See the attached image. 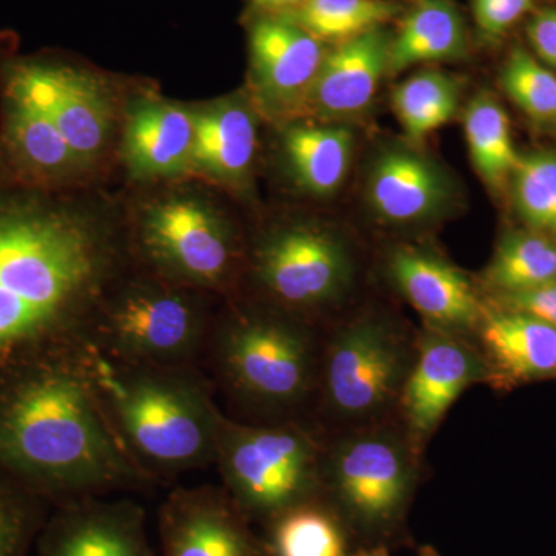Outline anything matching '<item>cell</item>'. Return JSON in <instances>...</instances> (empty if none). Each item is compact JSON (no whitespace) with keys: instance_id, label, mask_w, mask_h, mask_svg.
Here are the masks:
<instances>
[{"instance_id":"cell-24","label":"cell","mask_w":556,"mask_h":556,"mask_svg":"<svg viewBox=\"0 0 556 556\" xmlns=\"http://www.w3.org/2000/svg\"><path fill=\"white\" fill-rule=\"evenodd\" d=\"M5 115L7 146L25 174L50 181L84 167L56 124L30 102L7 91Z\"/></svg>"},{"instance_id":"cell-39","label":"cell","mask_w":556,"mask_h":556,"mask_svg":"<svg viewBox=\"0 0 556 556\" xmlns=\"http://www.w3.org/2000/svg\"><path fill=\"white\" fill-rule=\"evenodd\" d=\"M555 126H556V124H555Z\"/></svg>"},{"instance_id":"cell-3","label":"cell","mask_w":556,"mask_h":556,"mask_svg":"<svg viewBox=\"0 0 556 556\" xmlns=\"http://www.w3.org/2000/svg\"><path fill=\"white\" fill-rule=\"evenodd\" d=\"M87 365L124 447L156 482L215 463L223 415L197 365H135L84 343Z\"/></svg>"},{"instance_id":"cell-25","label":"cell","mask_w":556,"mask_h":556,"mask_svg":"<svg viewBox=\"0 0 556 556\" xmlns=\"http://www.w3.org/2000/svg\"><path fill=\"white\" fill-rule=\"evenodd\" d=\"M463 126L471 164L482 181L493 190L510 185L521 153L503 104L490 91H478L464 109Z\"/></svg>"},{"instance_id":"cell-12","label":"cell","mask_w":556,"mask_h":556,"mask_svg":"<svg viewBox=\"0 0 556 556\" xmlns=\"http://www.w3.org/2000/svg\"><path fill=\"white\" fill-rule=\"evenodd\" d=\"M327 51L325 42L281 14L255 20L249 30V54L263 112L283 121L305 116Z\"/></svg>"},{"instance_id":"cell-34","label":"cell","mask_w":556,"mask_h":556,"mask_svg":"<svg viewBox=\"0 0 556 556\" xmlns=\"http://www.w3.org/2000/svg\"><path fill=\"white\" fill-rule=\"evenodd\" d=\"M497 302L503 309L529 314L556 329V283L514 294H500Z\"/></svg>"},{"instance_id":"cell-31","label":"cell","mask_w":556,"mask_h":556,"mask_svg":"<svg viewBox=\"0 0 556 556\" xmlns=\"http://www.w3.org/2000/svg\"><path fill=\"white\" fill-rule=\"evenodd\" d=\"M501 86L533 123L556 124V75L522 47L508 54Z\"/></svg>"},{"instance_id":"cell-17","label":"cell","mask_w":556,"mask_h":556,"mask_svg":"<svg viewBox=\"0 0 556 556\" xmlns=\"http://www.w3.org/2000/svg\"><path fill=\"white\" fill-rule=\"evenodd\" d=\"M390 46V33L383 27L336 43L318 70L305 116L334 124L364 115L388 75Z\"/></svg>"},{"instance_id":"cell-22","label":"cell","mask_w":556,"mask_h":556,"mask_svg":"<svg viewBox=\"0 0 556 556\" xmlns=\"http://www.w3.org/2000/svg\"><path fill=\"white\" fill-rule=\"evenodd\" d=\"M468 53L466 22L452 0H415L391 36L388 75L415 65L464 60Z\"/></svg>"},{"instance_id":"cell-2","label":"cell","mask_w":556,"mask_h":556,"mask_svg":"<svg viewBox=\"0 0 556 556\" xmlns=\"http://www.w3.org/2000/svg\"><path fill=\"white\" fill-rule=\"evenodd\" d=\"M115 265V247L89 219L0 206V369L84 343Z\"/></svg>"},{"instance_id":"cell-30","label":"cell","mask_w":556,"mask_h":556,"mask_svg":"<svg viewBox=\"0 0 556 556\" xmlns=\"http://www.w3.org/2000/svg\"><path fill=\"white\" fill-rule=\"evenodd\" d=\"M510 186L515 208L527 228L556 233V152L538 150L519 156Z\"/></svg>"},{"instance_id":"cell-1","label":"cell","mask_w":556,"mask_h":556,"mask_svg":"<svg viewBox=\"0 0 556 556\" xmlns=\"http://www.w3.org/2000/svg\"><path fill=\"white\" fill-rule=\"evenodd\" d=\"M0 473L53 507L159 484L121 442L91 378L84 343L0 369Z\"/></svg>"},{"instance_id":"cell-35","label":"cell","mask_w":556,"mask_h":556,"mask_svg":"<svg viewBox=\"0 0 556 556\" xmlns=\"http://www.w3.org/2000/svg\"><path fill=\"white\" fill-rule=\"evenodd\" d=\"M527 36L538 60L556 68V10L536 11L527 24Z\"/></svg>"},{"instance_id":"cell-38","label":"cell","mask_w":556,"mask_h":556,"mask_svg":"<svg viewBox=\"0 0 556 556\" xmlns=\"http://www.w3.org/2000/svg\"><path fill=\"white\" fill-rule=\"evenodd\" d=\"M417 556H439L437 548L431 546H424L419 548V555Z\"/></svg>"},{"instance_id":"cell-8","label":"cell","mask_w":556,"mask_h":556,"mask_svg":"<svg viewBox=\"0 0 556 556\" xmlns=\"http://www.w3.org/2000/svg\"><path fill=\"white\" fill-rule=\"evenodd\" d=\"M415 362L390 321L362 317L340 329L324 354L318 380L328 408L343 419H371L396 401Z\"/></svg>"},{"instance_id":"cell-19","label":"cell","mask_w":556,"mask_h":556,"mask_svg":"<svg viewBox=\"0 0 556 556\" xmlns=\"http://www.w3.org/2000/svg\"><path fill=\"white\" fill-rule=\"evenodd\" d=\"M479 336L490 378L527 382L556 375V329L518 311H485Z\"/></svg>"},{"instance_id":"cell-9","label":"cell","mask_w":556,"mask_h":556,"mask_svg":"<svg viewBox=\"0 0 556 556\" xmlns=\"http://www.w3.org/2000/svg\"><path fill=\"white\" fill-rule=\"evenodd\" d=\"M141 247L161 278L197 291L225 288L236 266L229 226L199 200L161 201L146 212Z\"/></svg>"},{"instance_id":"cell-11","label":"cell","mask_w":556,"mask_h":556,"mask_svg":"<svg viewBox=\"0 0 556 556\" xmlns=\"http://www.w3.org/2000/svg\"><path fill=\"white\" fill-rule=\"evenodd\" d=\"M5 73L7 91L46 113L84 167L101 155L112 129V105L97 76L46 58L11 60Z\"/></svg>"},{"instance_id":"cell-7","label":"cell","mask_w":556,"mask_h":556,"mask_svg":"<svg viewBox=\"0 0 556 556\" xmlns=\"http://www.w3.org/2000/svg\"><path fill=\"white\" fill-rule=\"evenodd\" d=\"M409 448L390 430H365L336 445L324 464V500L365 547L404 536L415 493Z\"/></svg>"},{"instance_id":"cell-28","label":"cell","mask_w":556,"mask_h":556,"mask_svg":"<svg viewBox=\"0 0 556 556\" xmlns=\"http://www.w3.org/2000/svg\"><path fill=\"white\" fill-rule=\"evenodd\" d=\"M484 277L496 295L556 283V243L536 230H511L497 244Z\"/></svg>"},{"instance_id":"cell-20","label":"cell","mask_w":556,"mask_h":556,"mask_svg":"<svg viewBox=\"0 0 556 556\" xmlns=\"http://www.w3.org/2000/svg\"><path fill=\"white\" fill-rule=\"evenodd\" d=\"M193 113L167 102H144L127 121L124 153L137 177H172L190 166Z\"/></svg>"},{"instance_id":"cell-13","label":"cell","mask_w":556,"mask_h":556,"mask_svg":"<svg viewBox=\"0 0 556 556\" xmlns=\"http://www.w3.org/2000/svg\"><path fill=\"white\" fill-rule=\"evenodd\" d=\"M161 556H269L223 486H177L159 510Z\"/></svg>"},{"instance_id":"cell-32","label":"cell","mask_w":556,"mask_h":556,"mask_svg":"<svg viewBox=\"0 0 556 556\" xmlns=\"http://www.w3.org/2000/svg\"><path fill=\"white\" fill-rule=\"evenodd\" d=\"M50 507L49 501L0 473V556H28Z\"/></svg>"},{"instance_id":"cell-15","label":"cell","mask_w":556,"mask_h":556,"mask_svg":"<svg viewBox=\"0 0 556 556\" xmlns=\"http://www.w3.org/2000/svg\"><path fill=\"white\" fill-rule=\"evenodd\" d=\"M486 379L490 369L473 348L455 334L428 328L399 401L412 433L428 437L468 387Z\"/></svg>"},{"instance_id":"cell-10","label":"cell","mask_w":556,"mask_h":556,"mask_svg":"<svg viewBox=\"0 0 556 556\" xmlns=\"http://www.w3.org/2000/svg\"><path fill=\"white\" fill-rule=\"evenodd\" d=\"M254 273L269 298L289 311H306L342 298L354 266L345 241L331 230L294 225L274 230L255 249Z\"/></svg>"},{"instance_id":"cell-29","label":"cell","mask_w":556,"mask_h":556,"mask_svg":"<svg viewBox=\"0 0 556 556\" xmlns=\"http://www.w3.org/2000/svg\"><path fill=\"white\" fill-rule=\"evenodd\" d=\"M393 0H305L281 16L321 42H343L383 27L401 13Z\"/></svg>"},{"instance_id":"cell-5","label":"cell","mask_w":556,"mask_h":556,"mask_svg":"<svg viewBox=\"0 0 556 556\" xmlns=\"http://www.w3.org/2000/svg\"><path fill=\"white\" fill-rule=\"evenodd\" d=\"M215 466L223 489L251 522L269 526L291 508L324 497V459L305 428L241 424L225 416Z\"/></svg>"},{"instance_id":"cell-6","label":"cell","mask_w":556,"mask_h":556,"mask_svg":"<svg viewBox=\"0 0 556 556\" xmlns=\"http://www.w3.org/2000/svg\"><path fill=\"white\" fill-rule=\"evenodd\" d=\"M211 336L206 309L192 288L167 280L129 281L105 292L84 343L135 365H197Z\"/></svg>"},{"instance_id":"cell-36","label":"cell","mask_w":556,"mask_h":556,"mask_svg":"<svg viewBox=\"0 0 556 556\" xmlns=\"http://www.w3.org/2000/svg\"><path fill=\"white\" fill-rule=\"evenodd\" d=\"M258 9L268 11V14H283L298 9L305 0H252Z\"/></svg>"},{"instance_id":"cell-33","label":"cell","mask_w":556,"mask_h":556,"mask_svg":"<svg viewBox=\"0 0 556 556\" xmlns=\"http://www.w3.org/2000/svg\"><path fill=\"white\" fill-rule=\"evenodd\" d=\"M533 9V0H473V16L481 35L497 39Z\"/></svg>"},{"instance_id":"cell-23","label":"cell","mask_w":556,"mask_h":556,"mask_svg":"<svg viewBox=\"0 0 556 556\" xmlns=\"http://www.w3.org/2000/svg\"><path fill=\"white\" fill-rule=\"evenodd\" d=\"M285 153L306 192L329 197L342 188L353 161V131L340 124H295L283 137Z\"/></svg>"},{"instance_id":"cell-21","label":"cell","mask_w":556,"mask_h":556,"mask_svg":"<svg viewBox=\"0 0 556 556\" xmlns=\"http://www.w3.org/2000/svg\"><path fill=\"white\" fill-rule=\"evenodd\" d=\"M190 166L228 185L247 181L257 149L254 112L243 101L228 100L193 113Z\"/></svg>"},{"instance_id":"cell-16","label":"cell","mask_w":556,"mask_h":556,"mask_svg":"<svg viewBox=\"0 0 556 556\" xmlns=\"http://www.w3.org/2000/svg\"><path fill=\"white\" fill-rule=\"evenodd\" d=\"M455 195L447 172L412 148L380 150L368 170L369 206L391 225H419L441 217Z\"/></svg>"},{"instance_id":"cell-18","label":"cell","mask_w":556,"mask_h":556,"mask_svg":"<svg viewBox=\"0 0 556 556\" xmlns=\"http://www.w3.org/2000/svg\"><path fill=\"white\" fill-rule=\"evenodd\" d=\"M388 270L394 287L430 328L457 334L481 324L485 308L478 292L447 260L419 248H397Z\"/></svg>"},{"instance_id":"cell-37","label":"cell","mask_w":556,"mask_h":556,"mask_svg":"<svg viewBox=\"0 0 556 556\" xmlns=\"http://www.w3.org/2000/svg\"><path fill=\"white\" fill-rule=\"evenodd\" d=\"M350 556H391L387 547H364L353 552Z\"/></svg>"},{"instance_id":"cell-27","label":"cell","mask_w":556,"mask_h":556,"mask_svg":"<svg viewBox=\"0 0 556 556\" xmlns=\"http://www.w3.org/2000/svg\"><path fill=\"white\" fill-rule=\"evenodd\" d=\"M460 91L459 80L438 68L420 70L402 80L391 104L409 141L417 144L455 118Z\"/></svg>"},{"instance_id":"cell-4","label":"cell","mask_w":556,"mask_h":556,"mask_svg":"<svg viewBox=\"0 0 556 556\" xmlns=\"http://www.w3.org/2000/svg\"><path fill=\"white\" fill-rule=\"evenodd\" d=\"M206 354L228 397L262 415L294 412L318 383L313 336L285 314L230 317L208 336Z\"/></svg>"},{"instance_id":"cell-14","label":"cell","mask_w":556,"mask_h":556,"mask_svg":"<svg viewBox=\"0 0 556 556\" xmlns=\"http://www.w3.org/2000/svg\"><path fill=\"white\" fill-rule=\"evenodd\" d=\"M36 544L39 556H161L150 543L144 507L108 495L54 506Z\"/></svg>"},{"instance_id":"cell-26","label":"cell","mask_w":556,"mask_h":556,"mask_svg":"<svg viewBox=\"0 0 556 556\" xmlns=\"http://www.w3.org/2000/svg\"><path fill=\"white\" fill-rule=\"evenodd\" d=\"M269 556H350V530L324 497L285 511L265 527Z\"/></svg>"}]
</instances>
